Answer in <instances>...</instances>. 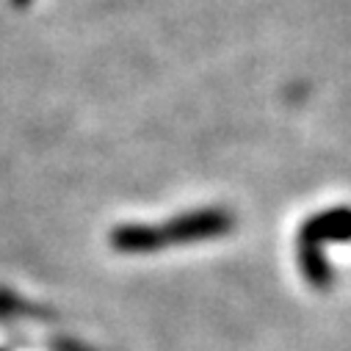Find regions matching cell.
Returning a JSON list of instances; mask_svg holds the SVG:
<instances>
[{
	"label": "cell",
	"mask_w": 351,
	"mask_h": 351,
	"mask_svg": "<svg viewBox=\"0 0 351 351\" xmlns=\"http://www.w3.org/2000/svg\"><path fill=\"white\" fill-rule=\"evenodd\" d=\"M235 227V219L224 208H202L191 213H180L166 224L155 227L158 246H183V243H199L227 235Z\"/></svg>",
	"instance_id": "6da1fadb"
},
{
	"label": "cell",
	"mask_w": 351,
	"mask_h": 351,
	"mask_svg": "<svg viewBox=\"0 0 351 351\" xmlns=\"http://www.w3.org/2000/svg\"><path fill=\"white\" fill-rule=\"evenodd\" d=\"M346 241H351V208H332L310 216L296 238V243H313V246L346 243Z\"/></svg>",
	"instance_id": "7a4b0ae2"
},
{
	"label": "cell",
	"mask_w": 351,
	"mask_h": 351,
	"mask_svg": "<svg viewBox=\"0 0 351 351\" xmlns=\"http://www.w3.org/2000/svg\"><path fill=\"white\" fill-rule=\"evenodd\" d=\"M296 257H299V269L304 274V280L318 288V291H326L332 285V266L329 260L324 257L321 246H313V243H296Z\"/></svg>",
	"instance_id": "3957f363"
},
{
	"label": "cell",
	"mask_w": 351,
	"mask_h": 351,
	"mask_svg": "<svg viewBox=\"0 0 351 351\" xmlns=\"http://www.w3.org/2000/svg\"><path fill=\"white\" fill-rule=\"evenodd\" d=\"M12 3H14V6H25V3H28V0H12Z\"/></svg>",
	"instance_id": "277c9868"
}]
</instances>
